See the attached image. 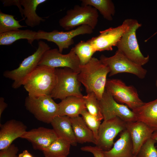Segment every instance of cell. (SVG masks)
Wrapping results in <instances>:
<instances>
[{"mask_svg": "<svg viewBox=\"0 0 157 157\" xmlns=\"http://www.w3.org/2000/svg\"><path fill=\"white\" fill-rule=\"evenodd\" d=\"M109 67L100 60L92 57L87 64L80 65L78 78L84 86L87 93L93 92L99 100L105 90Z\"/></svg>", "mask_w": 157, "mask_h": 157, "instance_id": "cell-1", "label": "cell"}, {"mask_svg": "<svg viewBox=\"0 0 157 157\" xmlns=\"http://www.w3.org/2000/svg\"><path fill=\"white\" fill-rule=\"evenodd\" d=\"M56 81V68L38 65L26 79L23 85L29 96L50 95Z\"/></svg>", "mask_w": 157, "mask_h": 157, "instance_id": "cell-2", "label": "cell"}, {"mask_svg": "<svg viewBox=\"0 0 157 157\" xmlns=\"http://www.w3.org/2000/svg\"><path fill=\"white\" fill-rule=\"evenodd\" d=\"M78 74L67 67L56 68V81L51 97L61 100L70 96L83 97Z\"/></svg>", "mask_w": 157, "mask_h": 157, "instance_id": "cell-3", "label": "cell"}, {"mask_svg": "<svg viewBox=\"0 0 157 157\" xmlns=\"http://www.w3.org/2000/svg\"><path fill=\"white\" fill-rule=\"evenodd\" d=\"M36 51L32 54L24 58L19 67L12 70L5 71L3 76L13 81L12 87L17 89L23 85L25 80L36 68L44 53L50 49L44 42L40 41Z\"/></svg>", "mask_w": 157, "mask_h": 157, "instance_id": "cell-4", "label": "cell"}, {"mask_svg": "<svg viewBox=\"0 0 157 157\" xmlns=\"http://www.w3.org/2000/svg\"><path fill=\"white\" fill-rule=\"evenodd\" d=\"M141 25L137 20L133 19L116 46L117 50L129 59L142 66L148 62L149 57V55L144 56L142 53L136 38V31Z\"/></svg>", "mask_w": 157, "mask_h": 157, "instance_id": "cell-5", "label": "cell"}, {"mask_svg": "<svg viewBox=\"0 0 157 157\" xmlns=\"http://www.w3.org/2000/svg\"><path fill=\"white\" fill-rule=\"evenodd\" d=\"M98 17V11L94 8L76 5L67 11L66 15L59 19V24L66 30L82 25H88L94 29L97 24Z\"/></svg>", "mask_w": 157, "mask_h": 157, "instance_id": "cell-6", "label": "cell"}, {"mask_svg": "<svg viewBox=\"0 0 157 157\" xmlns=\"http://www.w3.org/2000/svg\"><path fill=\"white\" fill-rule=\"evenodd\" d=\"M26 109L38 120L51 123L57 116L59 109L57 104L50 95L26 97L24 103Z\"/></svg>", "mask_w": 157, "mask_h": 157, "instance_id": "cell-7", "label": "cell"}, {"mask_svg": "<svg viewBox=\"0 0 157 157\" xmlns=\"http://www.w3.org/2000/svg\"><path fill=\"white\" fill-rule=\"evenodd\" d=\"M105 89L118 103L125 104L132 110L142 105L144 102L133 86H127L119 79L107 80Z\"/></svg>", "mask_w": 157, "mask_h": 157, "instance_id": "cell-8", "label": "cell"}, {"mask_svg": "<svg viewBox=\"0 0 157 157\" xmlns=\"http://www.w3.org/2000/svg\"><path fill=\"white\" fill-rule=\"evenodd\" d=\"M99 60L109 67V76L120 73H127L142 79L145 78L147 72L142 66L133 62L117 50L111 57L102 55Z\"/></svg>", "mask_w": 157, "mask_h": 157, "instance_id": "cell-9", "label": "cell"}, {"mask_svg": "<svg viewBox=\"0 0 157 157\" xmlns=\"http://www.w3.org/2000/svg\"><path fill=\"white\" fill-rule=\"evenodd\" d=\"M93 29L90 26L82 25L67 31L54 30L49 32L39 30L37 31L36 40L44 39L55 43L59 51L62 53L64 49L68 48L74 43L73 38L79 35L91 34Z\"/></svg>", "mask_w": 157, "mask_h": 157, "instance_id": "cell-10", "label": "cell"}, {"mask_svg": "<svg viewBox=\"0 0 157 157\" xmlns=\"http://www.w3.org/2000/svg\"><path fill=\"white\" fill-rule=\"evenodd\" d=\"M133 19H125L122 24L100 31V34L88 40L96 51H112L116 46L124 33L129 28Z\"/></svg>", "mask_w": 157, "mask_h": 157, "instance_id": "cell-11", "label": "cell"}, {"mask_svg": "<svg viewBox=\"0 0 157 157\" xmlns=\"http://www.w3.org/2000/svg\"><path fill=\"white\" fill-rule=\"evenodd\" d=\"M38 65L54 68L67 67L79 73L81 64L72 47L69 52L66 54H62L56 48L47 50L43 55Z\"/></svg>", "mask_w": 157, "mask_h": 157, "instance_id": "cell-12", "label": "cell"}, {"mask_svg": "<svg viewBox=\"0 0 157 157\" xmlns=\"http://www.w3.org/2000/svg\"><path fill=\"white\" fill-rule=\"evenodd\" d=\"M99 101L104 120L117 117L126 122L137 121L133 111L126 105L117 102L106 89Z\"/></svg>", "mask_w": 157, "mask_h": 157, "instance_id": "cell-13", "label": "cell"}, {"mask_svg": "<svg viewBox=\"0 0 157 157\" xmlns=\"http://www.w3.org/2000/svg\"><path fill=\"white\" fill-rule=\"evenodd\" d=\"M126 122L117 117L104 120L99 129L96 146L104 151L110 149L115 138L126 129Z\"/></svg>", "mask_w": 157, "mask_h": 157, "instance_id": "cell-14", "label": "cell"}, {"mask_svg": "<svg viewBox=\"0 0 157 157\" xmlns=\"http://www.w3.org/2000/svg\"><path fill=\"white\" fill-rule=\"evenodd\" d=\"M32 144L34 149L43 151L58 138L53 130L43 127L26 131L20 137Z\"/></svg>", "mask_w": 157, "mask_h": 157, "instance_id": "cell-15", "label": "cell"}, {"mask_svg": "<svg viewBox=\"0 0 157 157\" xmlns=\"http://www.w3.org/2000/svg\"><path fill=\"white\" fill-rule=\"evenodd\" d=\"M0 150L12 144L13 142L26 131V126L22 122L12 119L0 124Z\"/></svg>", "mask_w": 157, "mask_h": 157, "instance_id": "cell-16", "label": "cell"}, {"mask_svg": "<svg viewBox=\"0 0 157 157\" xmlns=\"http://www.w3.org/2000/svg\"><path fill=\"white\" fill-rule=\"evenodd\" d=\"M126 129L131 137L134 156H137L142 146L151 138L154 131L144 123L135 121L126 122Z\"/></svg>", "mask_w": 157, "mask_h": 157, "instance_id": "cell-17", "label": "cell"}, {"mask_svg": "<svg viewBox=\"0 0 157 157\" xmlns=\"http://www.w3.org/2000/svg\"><path fill=\"white\" fill-rule=\"evenodd\" d=\"M120 137L109 150L103 151L105 157H134L132 140L126 129L120 133Z\"/></svg>", "mask_w": 157, "mask_h": 157, "instance_id": "cell-18", "label": "cell"}, {"mask_svg": "<svg viewBox=\"0 0 157 157\" xmlns=\"http://www.w3.org/2000/svg\"><path fill=\"white\" fill-rule=\"evenodd\" d=\"M132 110L137 121L144 123L154 131L157 130V99Z\"/></svg>", "mask_w": 157, "mask_h": 157, "instance_id": "cell-19", "label": "cell"}, {"mask_svg": "<svg viewBox=\"0 0 157 157\" xmlns=\"http://www.w3.org/2000/svg\"><path fill=\"white\" fill-rule=\"evenodd\" d=\"M83 97L70 96L61 100L58 104L57 116L70 118L79 116L82 111L87 109Z\"/></svg>", "mask_w": 157, "mask_h": 157, "instance_id": "cell-20", "label": "cell"}, {"mask_svg": "<svg viewBox=\"0 0 157 157\" xmlns=\"http://www.w3.org/2000/svg\"><path fill=\"white\" fill-rule=\"evenodd\" d=\"M51 124L58 138L68 141L71 145L76 146L77 142L74 133L70 117L66 116H57L53 119Z\"/></svg>", "mask_w": 157, "mask_h": 157, "instance_id": "cell-21", "label": "cell"}, {"mask_svg": "<svg viewBox=\"0 0 157 157\" xmlns=\"http://www.w3.org/2000/svg\"><path fill=\"white\" fill-rule=\"evenodd\" d=\"M47 1L46 0H20V3L23 7V15L25 22L28 26L34 27L39 25L41 22L45 19L39 16L36 13L38 6Z\"/></svg>", "mask_w": 157, "mask_h": 157, "instance_id": "cell-22", "label": "cell"}, {"mask_svg": "<svg viewBox=\"0 0 157 157\" xmlns=\"http://www.w3.org/2000/svg\"><path fill=\"white\" fill-rule=\"evenodd\" d=\"M70 118L77 142L81 144L91 142L96 144V141L93 133L83 117L79 116Z\"/></svg>", "mask_w": 157, "mask_h": 157, "instance_id": "cell-23", "label": "cell"}, {"mask_svg": "<svg viewBox=\"0 0 157 157\" xmlns=\"http://www.w3.org/2000/svg\"><path fill=\"white\" fill-rule=\"evenodd\" d=\"M37 32L29 29L24 30L18 29L0 34V45H8L21 39H25L32 44L36 40Z\"/></svg>", "mask_w": 157, "mask_h": 157, "instance_id": "cell-24", "label": "cell"}, {"mask_svg": "<svg viewBox=\"0 0 157 157\" xmlns=\"http://www.w3.org/2000/svg\"><path fill=\"white\" fill-rule=\"evenodd\" d=\"M81 5L90 6L98 10L105 19L109 21L113 20L115 13L114 4L111 0H82Z\"/></svg>", "mask_w": 157, "mask_h": 157, "instance_id": "cell-25", "label": "cell"}, {"mask_svg": "<svg viewBox=\"0 0 157 157\" xmlns=\"http://www.w3.org/2000/svg\"><path fill=\"white\" fill-rule=\"evenodd\" d=\"M71 145L68 141L58 138L42 151L45 157H67L69 153Z\"/></svg>", "mask_w": 157, "mask_h": 157, "instance_id": "cell-26", "label": "cell"}, {"mask_svg": "<svg viewBox=\"0 0 157 157\" xmlns=\"http://www.w3.org/2000/svg\"><path fill=\"white\" fill-rule=\"evenodd\" d=\"M75 54L80 61L81 65L88 63L96 52L94 48L88 40L81 41L73 47Z\"/></svg>", "mask_w": 157, "mask_h": 157, "instance_id": "cell-27", "label": "cell"}, {"mask_svg": "<svg viewBox=\"0 0 157 157\" xmlns=\"http://www.w3.org/2000/svg\"><path fill=\"white\" fill-rule=\"evenodd\" d=\"M88 111L98 120L103 119L99 100L93 92L87 93L83 97Z\"/></svg>", "mask_w": 157, "mask_h": 157, "instance_id": "cell-28", "label": "cell"}, {"mask_svg": "<svg viewBox=\"0 0 157 157\" xmlns=\"http://www.w3.org/2000/svg\"><path fill=\"white\" fill-rule=\"evenodd\" d=\"M14 17L0 11V34L26 27L21 25Z\"/></svg>", "mask_w": 157, "mask_h": 157, "instance_id": "cell-29", "label": "cell"}, {"mask_svg": "<svg viewBox=\"0 0 157 157\" xmlns=\"http://www.w3.org/2000/svg\"><path fill=\"white\" fill-rule=\"evenodd\" d=\"M81 115L88 127L93 132L96 144L98 139V131L101 124V121L90 114L87 109L82 111Z\"/></svg>", "mask_w": 157, "mask_h": 157, "instance_id": "cell-30", "label": "cell"}, {"mask_svg": "<svg viewBox=\"0 0 157 157\" xmlns=\"http://www.w3.org/2000/svg\"><path fill=\"white\" fill-rule=\"evenodd\" d=\"M157 142L150 138L140 148L138 157H157V148L155 146Z\"/></svg>", "mask_w": 157, "mask_h": 157, "instance_id": "cell-31", "label": "cell"}, {"mask_svg": "<svg viewBox=\"0 0 157 157\" xmlns=\"http://www.w3.org/2000/svg\"><path fill=\"white\" fill-rule=\"evenodd\" d=\"M19 149L14 144H11L6 148L0 150V157H18L17 154Z\"/></svg>", "mask_w": 157, "mask_h": 157, "instance_id": "cell-32", "label": "cell"}, {"mask_svg": "<svg viewBox=\"0 0 157 157\" xmlns=\"http://www.w3.org/2000/svg\"><path fill=\"white\" fill-rule=\"evenodd\" d=\"M81 149L83 151L91 153L94 157H105L103 154V150L96 146H85L81 147Z\"/></svg>", "mask_w": 157, "mask_h": 157, "instance_id": "cell-33", "label": "cell"}, {"mask_svg": "<svg viewBox=\"0 0 157 157\" xmlns=\"http://www.w3.org/2000/svg\"><path fill=\"white\" fill-rule=\"evenodd\" d=\"M4 6H8L12 5H15L19 8L22 16L24 17L23 15V8L20 3V0H1Z\"/></svg>", "mask_w": 157, "mask_h": 157, "instance_id": "cell-34", "label": "cell"}, {"mask_svg": "<svg viewBox=\"0 0 157 157\" xmlns=\"http://www.w3.org/2000/svg\"><path fill=\"white\" fill-rule=\"evenodd\" d=\"M8 105L4 101V98L2 97L0 98V118L4 110L7 107Z\"/></svg>", "mask_w": 157, "mask_h": 157, "instance_id": "cell-35", "label": "cell"}, {"mask_svg": "<svg viewBox=\"0 0 157 157\" xmlns=\"http://www.w3.org/2000/svg\"><path fill=\"white\" fill-rule=\"evenodd\" d=\"M18 157H33L32 155L28 151L25 150L19 154Z\"/></svg>", "mask_w": 157, "mask_h": 157, "instance_id": "cell-36", "label": "cell"}, {"mask_svg": "<svg viewBox=\"0 0 157 157\" xmlns=\"http://www.w3.org/2000/svg\"><path fill=\"white\" fill-rule=\"evenodd\" d=\"M151 138L157 142V130L154 131L152 134Z\"/></svg>", "mask_w": 157, "mask_h": 157, "instance_id": "cell-37", "label": "cell"}, {"mask_svg": "<svg viewBox=\"0 0 157 157\" xmlns=\"http://www.w3.org/2000/svg\"><path fill=\"white\" fill-rule=\"evenodd\" d=\"M156 86L157 88V79L156 81Z\"/></svg>", "mask_w": 157, "mask_h": 157, "instance_id": "cell-38", "label": "cell"}, {"mask_svg": "<svg viewBox=\"0 0 157 157\" xmlns=\"http://www.w3.org/2000/svg\"><path fill=\"white\" fill-rule=\"evenodd\" d=\"M134 157H138V156H134Z\"/></svg>", "mask_w": 157, "mask_h": 157, "instance_id": "cell-39", "label": "cell"}]
</instances>
